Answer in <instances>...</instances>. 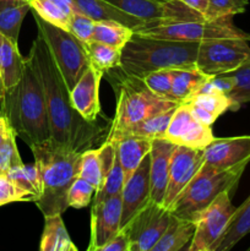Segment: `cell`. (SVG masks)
<instances>
[{
  "mask_svg": "<svg viewBox=\"0 0 250 251\" xmlns=\"http://www.w3.org/2000/svg\"><path fill=\"white\" fill-rule=\"evenodd\" d=\"M31 151L42 180L41 196L34 203L44 217L63 215L69 208V189L77 178L81 152L69 150L50 139L32 146Z\"/></svg>",
  "mask_w": 250,
  "mask_h": 251,
  "instance_id": "3957f363",
  "label": "cell"
},
{
  "mask_svg": "<svg viewBox=\"0 0 250 251\" xmlns=\"http://www.w3.org/2000/svg\"><path fill=\"white\" fill-rule=\"evenodd\" d=\"M86 48L90 56L91 66H93L103 75L109 73L113 69L119 68L122 49L95 41L86 43Z\"/></svg>",
  "mask_w": 250,
  "mask_h": 251,
  "instance_id": "f546056e",
  "label": "cell"
},
{
  "mask_svg": "<svg viewBox=\"0 0 250 251\" xmlns=\"http://www.w3.org/2000/svg\"><path fill=\"white\" fill-rule=\"evenodd\" d=\"M229 191L220 194L195 220L189 251H216L235 212Z\"/></svg>",
  "mask_w": 250,
  "mask_h": 251,
  "instance_id": "8fae6325",
  "label": "cell"
},
{
  "mask_svg": "<svg viewBox=\"0 0 250 251\" xmlns=\"http://www.w3.org/2000/svg\"><path fill=\"white\" fill-rule=\"evenodd\" d=\"M130 238L127 233L123 228H120L119 232L107 243L100 248V251H130Z\"/></svg>",
  "mask_w": 250,
  "mask_h": 251,
  "instance_id": "7bdbcfd3",
  "label": "cell"
},
{
  "mask_svg": "<svg viewBox=\"0 0 250 251\" xmlns=\"http://www.w3.org/2000/svg\"><path fill=\"white\" fill-rule=\"evenodd\" d=\"M117 9L137 17L145 26L175 24L184 21H202L205 15L186 6L180 0H104Z\"/></svg>",
  "mask_w": 250,
  "mask_h": 251,
  "instance_id": "30bf717a",
  "label": "cell"
},
{
  "mask_svg": "<svg viewBox=\"0 0 250 251\" xmlns=\"http://www.w3.org/2000/svg\"><path fill=\"white\" fill-rule=\"evenodd\" d=\"M33 17L38 33L48 44L69 90H71L91 66L86 43L68 29L44 21L37 14H33Z\"/></svg>",
  "mask_w": 250,
  "mask_h": 251,
  "instance_id": "52a82bcc",
  "label": "cell"
},
{
  "mask_svg": "<svg viewBox=\"0 0 250 251\" xmlns=\"http://www.w3.org/2000/svg\"><path fill=\"white\" fill-rule=\"evenodd\" d=\"M39 249L42 251H77V247L74 244L66 230L61 215L44 217Z\"/></svg>",
  "mask_w": 250,
  "mask_h": 251,
  "instance_id": "484cf974",
  "label": "cell"
},
{
  "mask_svg": "<svg viewBox=\"0 0 250 251\" xmlns=\"http://www.w3.org/2000/svg\"><path fill=\"white\" fill-rule=\"evenodd\" d=\"M34 202V198L20 188L5 174L0 176V207L14 202Z\"/></svg>",
  "mask_w": 250,
  "mask_h": 251,
  "instance_id": "ab89813d",
  "label": "cell"
},
{
  "mask_svg": "<svg viewBox=\"0 0 250 251\" xmlns=\"http://www.w3.org/2000/svg\"><path fill=\"white\" fill-rule=\"evenodd\" d=\"M176 145L166 139L152 140L150 151V180H151V199L156 203L163 205L168 183L169 163Z\"/></svg>",
  "mask_w": 250,
  "mask_h": 251,
  "instance_id": "d6986e66",
  "label": "cell"
},
{
  "mask_svg": "<svg viewBox=\"0 0 250 251\" xmlns=\"http://www.w3.org/2000/svg\"><path fill=\"white\" fill-rule=\"evenodd\" d=\"M180 1L202 15H205L208 6V0H180Z\"/></svg>",
  "mask_w": 250,
  "mask_h": 251,
  "instance_id": "ee69618b",
  "label": "cell"
},
{
  "mask_svg": "<svg viewBox=\"0 0 250 251\" xmlns=\"http://www.w3.org/2000/svg\"><path fill=\"white\" fill-rule=\"evenodd\" d=\"M12 131H14V130L10 126L7 119L5 118V115L0 112V145L6 140V137L10 135V132Z\"/></svg>",
  "mask_w": 250,
  "mask_h": 251,
  "instance_id": "f6af8a7d",
  "label": "cell"
},
{
  "mask_svg": "<svg viewBox=\"0 0 250 251\" xmlns=\"http://www.w3.org/2000/svg\"><path fill=\"white\" fill-rule=\"evenodd\" d=\"M2 174H4V173H2V172H1V171H0V176H2Z\"/></svg>",
  "mask_w": 250,
  "mask_h": 251,
  "instance_id": "c3c4849f",
  "label": "cell"
},
{
  "mask_svg": "<svg viewBox=\"0 0 250 251\" xmlns=\"http://www.w3.org/2000/svg\"><path fill=\"white\" fill-rule=\"evenodd\" d=\"M172 78H173V69H161V70L150 73L145 76V85L154 93L166 100H171Z\"/></svg>",
  "mask_w": 250,
  "mask_h": 251,
  "instance_id": "f35d334b",
  "label": "cell"
},
{
  "mask_svg": "<svg viewBox=\"0 0 250 251\" xmlns=\"http://www.w3.org/2000/svg\"><path fill=\"white\" fill-rule=\"evenodd\" d=\"M26 58L19 50V43L0 33V75L5 90L14 87L24 75Z\"/></svg>",
  "mask_w": 250,
  "mask_h": 251,
  "instance_id": "44dd1931",
  "label": "cell"
},
{
  "mask_svg": "<svg viewBox=\"0 0 250 251\" xmlns=\"http://www.w3.org/2000/svg\"><path fill=\"white\" fill-rule=\"evenodd\" d=\"M33 14L44 21L69 31L71 15L76 11L70 4L63 0H28Z\"/></svg>",
  "mask_w": 250,
  "mask_h": 251,
  "instance_id": "83f0119b",
  "label": "cell"
},
{
  "mask_svg": "<svg viewBox=\"0 0 250 251\" xmlns=\"http://www.w3.org/2000/svg\"><path fill=\"white\" fill-rule=\"evenodd\" d=\"M123 202L122 194L92 203L91 208V239L88 251H100L120 229Z\"/></svg>",
  "mask_w": 250,
  "mask_h": 251,
  "instance_id": "2e32d148",
  "label": "cell"
},
{
  "mask_svg": "<svg viewBox=\"0 0 250 251\" xmlns=\"http://www.w3.org/2000/svg\"><path fill=\"white\" fill-rule=\"evenodd\" d=\"M0 103V112L29 149L50 139L43 87L27 58L21 80L5 91Z\"/></svg>",
  "mask_w": 250,
  "mask_h": 251,
  "instance_id": "7a4b0ae2",
  "label": "cell"
},
{
  "mask_svg": "<svg viewBox=\"0 0 250 251\" xmlns=\"http://www.w3.org/2000/svg\"><path fill=\"white\" fill-rule=\"evenodd\" d=\"M25 2H28V0H0V9L6 5H12V4H25Z\"/></svg>",
  "mask_w": 250,
  "mask_h": 251,
  "instance_id": "bcb514c9",
  "label": "cell"
},
{
  "mask_svg": "<svg viewBox=\"0 0 250 251\" xmlns=\"http://www.w3.org/2000/svg\"><path fill=\"white\" fill-rule=\"evenodd\" d=\"M171 210L150 201L139 211L123 229L130 238V251H152L171 222Z\"/></svg>",
  "mask_w": 250,
  "mask_h": 251,
  "instance_id": "7c38bea8",
  "label": "cell"
},
{
  "mask_svg": "<svg viewBox=\"0 0 250 251\" xmlns=\"http://www.w3.org/2000/svg\"><path fill=\"white\" fill-rule=\"evenodd\" d=\"M248 0H208V6L205 12L206 20H217L223 17H233L245 11Z\"/></svg>",
  "mask_w": 250,
  "mask_h": 251,
  "instance_id": "8d00e7d4",
  "label": "cell"
},
{
  "mask_svg": "<svg viewBox=\"0 0 250 251\" xmlns=\"http://www.w3.org/2000/svg\"><path fill=\"white\" fill-rule=\"evenodd\" d=\"M5 86H4V82H2V78H1V75H0V100L4 98V95H5Z\"/></svg>",
  "mask_w": 250,
  "mask_h": 251,
  "instance_id": "7dc6e473",
  "label": "cell"
},
{
  "mask_svg": "<svg viewBox=\"0 0 250 251\" xmlns=\"http://www.w3.org/2000/svg\"><path fill=\"white\" fill-rule=\"evenodd\" d=\"M228 74L233 78V88L228 93L232 102L230 110H238L243 104L250 102V61Z\"/></svg>",
  "mask_w": 250,
  "mask_h": 251,
  "instance_id": "836d02e7",
  "label": "cell"
},
{
  "mask_svg": "<svg viewBox=\"0 0 250 251\" xmlns=\"http://www.w3.org/2000/svg\"><path fill=\"white\" fill-rule=\"evenodd\" d=\"M16 134L10 132L4 142L0 145V171L6 174L10 169L24 164L16 145Z\"/></svg>",
  "mask_w": 250,
  "mask_h": 251,
  "instance_id": "60d3db41",
  "label": "cell"
},
{
  "mask_svg": "<svg viewBox=\"0 0 250 251\" xmlns=\"http://www.w3.org/2000/svg\"><path fill=\"white\" fill-rule=\"evenodd\" d=\"M247 235H250V195L239 207L235 208L229 226L216 251H229Z\"/></svg>",
  "mask_w": 250,
  "mask_h": 251,
  "instance_id": "4316f807",
  "label": "cell"
},
{
  "mask_svg": "<svg viewBox=\"0 0 250 251\" xmlns=\"http://www.w3.org/2000/svg\"><path fill=\"white\" fill-rule=\"evenodd\" d=\"M196 119L202 124L212 126L218 117L232 108L229 97L221 92H198L186 102Z\"/></svg>",
  "mask_w": 250,
  "mask_h": 251,
  "instance_id": "ffe728a7",
  "label": "cell"
},
{
  "mask_svg": "<svg viewBox=\"0 0 250 251\" xmlns=\"http://www.w3.org/2000/svg\"><path fill=\"white\" fill-rule=\"evenodd\" d=\"M77 176L85 179L97 190L100 185V163L97 150H86L81 152L78 159Z\"/></svg>",
  "mask_w": 250,
  "mask_h": 251,
  "instance_id": "d590c367",
  "label": "cell"
},
{
  "mask_svg": "<svg viewBox=\"0 0 250 251\" xmlns=\"http://www.w3.org/2000/svg\"><path fill=\"white\" fill-rule=\"evenodd\" d=\"M73 2L78 11L92 17L96 21L113 20V21L122 22L125 26H129L134 29L145 26L142 20L117 9L104 0H73Z\"/></svg>",
  "mask_w": 250,
  "mask_h": 251,
  "instance_id": "603a6c76",
  "label": "cell"
},
{
  "mask_svg": "<svg viewBox=\"0 0 250 251\" xmlns=\"http://www.w3.org/2000/svg\"><path fill=\"white\" fill-rule=\"evenodd\" d=\"M118 100L115 114L108 131L107 141L118 142L126 136L129 130L151 115L178 107L180 103L154 95L142 78L124 74L118 83Z\"/></svg>",
  "mask_w": 250,
  "mask_h": 251,
  "instance_id": "5b68a950",
  "label": "cell"
},
{
  "mask_svg": "<svg viewBox=\"0 0 250 251\" xmlns=\"http://www.w3.org/2000/svg\"><path fill=\"white\" fill-rule=\"evenodd\" d=\"M96 20L80 11H75L71 15L69 31L77 37L83 43H88L92 41L93 31H95Z\"/></svg>",
  "mask_w": 250,
  "mask_h": 251,
  "instance_id": "b9f144b4",
  "label": "cell"
},
{
  "mask_svg": "<svg viewBox=\"0 0 250 251\" xmlns=\"http://www.w3.org/2000/svg\"><path fill=\"white\" fill-rule=\"evenodd\" d=\"M199 42L169 41L144 36L134 31L123 47L119 68L124 74L144 78L161 69L194 68Z\"/></svg>",
  "mask_w": 250,
  "mask_h": 251,
  "instance_id": "277c9868",
  "label": "cell"
},
{
  "mask_svg": "<svg viewBox=\"0 0 250 251\" xmlns=\"http://www.w3.org/2000/svg\"><path fill=\"white\" fill-rule=\"evenodd\" d=\"M205 162L203 169L221 172L239 164H248L250 161V135L213 139L203 149Z\"/></svg>",
  "mask_w": 250,
  "mask_h": 251,
  "instance_id": "9a60e30c",
  "label": "cell"
},
{
  "mask_svg": "<svg viewBox=\"0 0 250 251\" xmlns=\"http://www.w3.org/2000/svg\"><path fill=\"white\" fill-rule=\"evenodd\" d=\"M132 34H134V28L125 26L122 22L102 20V21H96L92 41L123 49V47L130 41Z\"/></svg>",
  "mask_w": 250,
  "mask_h": 251,
  "instance_id": "f1b7e54d",
  "label": "cell"
},
{
  "mask_svg": "<svg viewBox=\"0 0 250 251\" xmlns=\"http://www.w3.org/2000/svg\"><path fill=\"white\" fill-rule=\"evenodd\" d=\"M115 144H117L118 158L124 171L125 181H126L141 163L142 159L150 153L152 140L135 136V135H127Z\"/></svg>",
  "mask_w": 250,
  "mask_h": 251,
  "instance_id": "7402d4cb",
  "label": "cell"
},
{
  "mask_svg": "<svg viewBox=\"0 0 250 251\" xmlns=\"http://www.w3.org/2000/svg\"><path fill=\"white\" fill-rule=\"evenodd\" d=\"M212 76L199 70L196 66L190 69H173L171 98L178 103H186L207 82Z\"/></svg>",
  "mask_w": 250,
  "mask_h": 251,
  "instance_id": "d4e9b609",
  "label": "cell"
},
{
  "mask_svg": "<svg viewBox=\"0 0 250 251\" xmlns=\"http://www.w3.org/2000/svg\"><path fill=\"white\" fill-rule=\"evenodd\" d=\"M125 183V176L124 171H123L122 166H120L119 158H115L114 164H113L112 169L109 171V173L107 174L103 181L100 183V188L96 190L95 196H93V203L100 202V201L105 200V199H109L112 196L119 195L122 194L123 188H124Z\"/></svg>",
  "mask_w": 250,
  "mask_h": 251,
  "instance_id": "e575fe53",
  "label": "cell"
},
{
  "mask_svg": "<svg viewBox=\"0 0 250 251\" xmlns=\"http://www.w3.org/2000/svg\"><path fill=\"white\" fill-rule=\"evenodd\" d=\"M203 162H205L203 150L175 146L169 163L168 183H167L166 195L163 200L164 207L168 210L172 207L179 194L186 188V185L200 171Z\"/></svg>",
  "mask_w": 250,
  "mask_h": 251,
  "instance_id": "4fadbf2b",
  "label": "cell"
},
{
  "mask_svg": "<svg viewBox=\"0 0 250 251\" xmlns=\"http://www.w3.org/2000/svg\"><path fill=\"white\" fill-rule=\"evenodd\" d=\"M96 188L85 179L77 178L73 181L68 193V206L73 208H83L90 205L95 196Z\"/></svg>",
  "mask_w": 250,
  "mask_h": 251,
  "instance_id": "74e56055",
  "label": "cell"
},
{
  "mask_svg": "<svg viewBox=\"0 0 250 251\" xmlns=\"http://www.w3.org/2000/svg\"><path fill=\"white\" fill-rule=\"evenodd\" d=\"M194 221L176 217L172 213L171 222L152 251H179L188 249L195 234Z\"/></svg>",
  "mask_w": 250,
  "mask_h": 251,
  "instance_id": "cb8c5ba5",
  "label": "cell"
},
{
  "mask_svg": "<svg viewBox=\"0 0 250 251\" xmlns=\"http://www.w3.org/2000/svg\"><path fill=\"white\" fill-rule=\"evenodd\" d=\"M5 176L11 179L16 185L26 190L34 198V201L38 200L42 193V180L39 169L36 163L22 164L10 169Z\"/></svg>",
  "mask_w": 250,
  "mask_h": 251,
  "instance_id": "d6a6232c",
  "label": "cell"
},
{
  "mask_svg": "<svg viewBox=\"0 0 250 251\" xmlns=\"http://www.w3.org/2000/svg\"><path fill=\"white\" fill-rule=\"evenodd\" d=\"M151 180H150V153L142 159L134 173L124 183L122 190V225L124 227L141 208L151 201Z\"/></svg>",
  "mask_w": 250,
  "mask_h": 251,
  "instance_id": "e0dca14e",
  "label": "cell"
},
{
  "mask_svg": "<svg viewBox=\"0 0 250 251\" xmlns=\"http://www.w3.org/2000/svg\"><path fill=\"white\" fill-rule=\"evenodd\" d=\"M175 108H171V109L163 110V112H159L157 114L146 118L141 123L131 127L126 136L127 135H135V136L145 137V139L150 140L164 139V135H166Z\"/></svg>",
  "mask_w": 250,
  "mask_h": 251,
  "instance_id": "4dcf8cb0",
  "label": "cell"
},
{
  "mask_svg": "<svg viewBox=\"0 0 250 251\" xmlns=\"http://www.w3.org/2000/svg\"><path fill=\"white\" fill-rule=\"evenodd\" d=\"M248 164H239L230 169L221 172H211L202 167L193 180L179 194L178 198L169 208L174 216L195 222L198 216L225 191L235 190L245 167Z\"/></svg>",
  "mask_w": 250,
  "mask_h": 251,
  "instance_id": "8992f818",
  "label": "cell"
},
{
  "mask_svg": "<svg viewBox=\"0 0 250 251\" xmlns=\"http://www.w3.org/2000/svg\"><path fill=\"white\" fill-rule=\"evenodd\" d=\"M164 139L176 146L203 150L213 139L211 126L199 122L186 103H181L174 110Z\"/></svg>",
  "mask_w": 250,
  "mask_h": 251,
  "instance_id": "5bb4252c",
  "label": "cell"
},
{
  "mask_svg": "<svg viewBox=\"0 0 250 251\" xmlns=\"http://www.w3.org/2000/svg\"><path fill=\"white\" fill-rule=\"evenodd\" d=\"M103 74L90 66L70 90L73 107L87 122L96 123L100 114V85Z\"/></svg>",
  "mask_w": 250,
  "mask_h": 251,
  "instance_id": "ac0fdd59",
  "label": "cell"
},
{
  "mask_svg": "<svg viewBox=\"0 0 250 251\" xmlns=\"http://www.w3.org/2000/svg\"><path fill=\"white\" fill-rule=\"evenodd\" d=\"M31 10L28 2L12 4L0 9V33L4 34L15 43H19L20 29L27 12Z\"/></svg>",
  "mask_w": 250,
  "mask_h": 251,
  "instance_id": "1f68e13d",
  "label": "cell"
},
{
  "mask_svg": "<svg viewBox=\"0 0 250 251\" xmlns=\"http://www.w3.org/2000/svg\"><path fill=\"white\" fill-rule=\"evenodd\" d=\"M135 32L154 38L169 41L202 42L215 38H242L250 41V33L238 28L232 22V17L202 21H184L175 24L158 25L151 27H139Z\"/></svg>",
  "mask_w": 250,
  "mask_h": 251,
  "instance_id": "ba28073f",
  "label": "cell"
},
{
  "mask_svg": "<svg viewBox=\"0 0 250 251\" xmlns=\"http://www.w3.org/2000/svg\"><path fill=\"white\" fill-rule=\"evenodd\" d=\"M249 41L242 38H215L199 43L196 68L208 76L223 75L250 61Z\"/></svg>",
  "mask_w": 250,
  "mask_h": 251,
  "instance_id": "9c48e42d",
  "label": "cell"
},
{
  "mask_svg": "<svg viewBox=\"0 0 250 251\" xmlns=\"http://www.w3.org/2000/svg\"><path fill=\"white\" fill-rule=\"evenodd\" d=\"M39 77L46 98L50 140L69 150L83 152L104 135L105 127L83 119L71 104L70 90L48 44L37 34L27 56Z\"/></svg>",
  "mask_w": 250,
  "mask_h": 251,
  "instance_id": "6da1fadb",
  "label": "cell"
}]
</instances>
